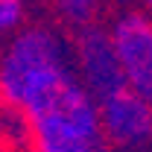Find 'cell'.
Instances as JSON below:
<instances>
[{
    "instance_id": "obj_1",
    "label": "cell",
    "mask_w": 152,
    "mask_h": 152,
    "mask_svg": "<svg viewBox=\"0 0 152 152\" xmlns=\"http://www.w3.org/2000/svg\"><path fill=\"white\" fill-rule=\"evenodd\" d=\"M70 73H76L73 53L58 29L18 26L0 50V102L26 111Z\"/></svg>"
},
{
    "instance_id": "obj_2",
    "label": "cell",
    "mask_w": 152,
    "mask_h": 152,
    "mask_svg": "<svg viewBox=\"0 0 152 152\" xmlns=\"http://www.w3.org/2000/svg\"><path fill=\"white\" fill-rule=\"evenodd\" d=\"M32 152H105L96 99L70 73L47 96L26 108Z\"/></svg>"
},
{
    "instance_id": "obj_3",
    "label": "cell",
    "mask_w": 152,
    "mask_h": 152,
    "mask_svg": "<svg viewBox=\"0 0 152 152\" xmlns=\"http://www.w3.org/2000/svg\"><path fill=\"white\" fill-rule=\"evenodd\" d=\"M123 82L152 102V15L146 9L120 12L108 26Z\"/></svg>"
},
{
    "instance_id": "obj_4",
    "label": "cell",
    "mask_w": 152,
    "mask_h": 152,
    "mask_svg": "<svg viewBox=\"0 0 152 152\" xmlns=\"http://www.w3.org/2000/svg\"><path fill=\"white\" fill-rule=\"evenodd\" d=\"M99 132L111 146H140L152 137V102L132 91L129 85L114 88L111 94L96 99Z\"/></svg>"
},
{
    "instance_id": "obj_5",
    "label": "cell",
    "mask_w": 152,
    "mask_h": 152,
    "mask_svg": "<svg viewBox=\"0 0 152 152\" xmlns=\"http://www.w3.org/2000/svg\"><path fill=\"white\" fill-rule=\"evenodd\" d=\"M70 53H73L76 79L88 88V94L94 99L111 94L114 88H120V85H126L120 61L114 56L111 38H108V29L88 26V29L76 32V41L70 47Z\"/></svg>"
},
{
    "instance_id": "obj_6",
    "label": "cell",
    "mask_w": 152,
    "mask_h": 152,
    "mask_svg": "<svg viewBox=\"0 0 152 152\" xmlns=\"http://www.w3.org/2000/svg\"><path fill=\"white\" fill-rule=\"evenodd\" d=\"M0 143L12 152H29L32 149V132H29V120L26 114L0 102Z\"/></svg>"
},
{
    "instance_id": "obj_7",
    "label": "cell",
    "mask_w": 152,
    "mask_h": 152,
    "mask_svg": "<svg viewBox=\"0 0 152 152\" xmlns=\"http://www.w3.org/2000/svg\"><path fill=\"white\" fill-rule=\"evenodd\" d=\"M53 9L70 32H82L88 26H96L102 0H53Z\"/></svg>"
},
{
    "instance_id": "obj_8",
    "label": "cell",
    "mask_w": 152,
    "mask_h": 152,
    "mask_svg": "<svg viewBox=\"0 0 152 152\" xmlns=\"http://www.w3.org/2000/svg\"><path fill=\"white\" fill-rule=\"evenodd\" d=\"M26 15V0H0V35L15 32Z\"/></svg>"
},
{
    "instance_id": "obj_9",
    "label": "cell",
    "mask_w": 152,
    "mask_h": 152,
    "mask_svg": "<svg viewBox=\"0 0 152 152\" xmlns=\"http://www.w3.org/2000/svg\"><path fill=\"white\" fill-rule=\"evenodd\" d=\"M140 3H143V9H146V12L152 15V0H140Z\"/></svg>"
},
{
    "instance_id": "obj_10",
    "label": "cell",
    "mask_w": 152,
    "mask_h": 152,
    "mask_svg": "<svg viewBox=\"0 0 152 152\" xmlns=\"http://www.w3.org/2000/svg\"><path fill=\"white\" fill-rule=\"evenodd\" d=\"M0 152H12V149H6V146H3V143H0Z\"/></svg>"
},
{
    "instance_id": "obj_11",
    "label": "cell",
    "mask_w": 152,
    "mask_h": 152,
    "mask_svg": "<svg viewBox=\"0 0 152 152\" xmlns=\"http://www.w3.org/2000/svg\"><path fill=\"white\" fill-rule=\"evenodd\" d=\"M29 152H32V149H29Z\"/></svg>"
}]
</instances>
